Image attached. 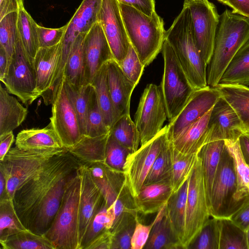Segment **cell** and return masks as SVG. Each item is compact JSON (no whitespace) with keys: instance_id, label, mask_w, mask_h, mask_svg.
Returning <instances> with one entry per match:
<instances>
[{"instance_id":"obj_36","label":"cell","mask_w":249,"mask_h":249,"mask_svg":"<svg viewBox=\"0 0 249 249\" xmlns=\"http://www.w3.org/2000/svg\"><path fill=\"white\" fill-rule=\"evenodd\" d=\"M228 150L232 158L237 180V190L234 196L236 201L249 197V164L243 157L239 139L225 140Z\"/></svg>"},{"instance_id":"obj_33","label":"cell","mask_w":249,"mask_h":249,"mask_svg":"<svg viewBox=\"0 0 249 249\" xmlns=\"http://www.w3.org/2000/svg\"><path fill=\"white\" fill-rule=\"evenodd\" d=\"M249 86V41L233 56L218 85Z\"/></svg>"},{"instance_id":"obj_9","label":"cell","mask_w":249,"mask_h":249,"mask_svg":"<svg viewBox=\"0 0 249 249\" xmlns=\"http://www.w3.org/2000/svg\"><path fill=\"white\" fill-rule=\"evenodd\" d=\"M1 82L9 93L17 96L26 106L31 105L40 96L37 89L34 64L26 54L18 31L14 52Z\"/></svg>"},{"instance_id":"obj_41","label":"cell","mask_w":249,"mask_h":249,"mask_svg":"<svg viewBox=\"0 0 249 249\" xmlns=\"http://www.w3.org/2000/svg\"><path fill=\"white\" fill-rule=\"evenodd\" d=\"M27 230L16 210L13 199H0V240Z\"/></svg>"},{"instance_id":"obj_2","label":"cell","mask_w":249,"mask_h":249,"mask_svg":"<svg viewBox=\"0 0 249 249\" xmlns=\"http://www.w3.org/2000/svg\"><path fill=\"white\" fill-rule=\"evenodd\" d=\"M249 41V18L226 9L219 17L213 55L206 67L207 85L215 88L238 50Z\"/></svg>"},{"instance_id":"obj_20","label":"cell","mask_w":249,"mask_h":249,"mask_svg":"<svg viewBox=\"0 0 249 249\" xmlns=\"http://www.w3.org/2000/svg\"><path fill=\"white\" fill-rule=\"evenodd\" d=\"M102 0H83L70 21L60 43L61 50L70 51L76 38L86 35L97 22Z\"/></svg>"},{"instance_id":"obj_31","label":"cell","mask_w":249,"mask_h":249,"mask_svg":"<svg viewBox=\"0 0 249 249\" xmlns=\"http://www.w3.org/2000/svg\"><path fill=\"white\" fill-rule=\"evenodd\" d=\"M188 187V179L177 191L172 193L165 205L172 226L182 247L185 235Z\"/></svg>"},{"instance_id":"obj_7","label":"cell","mask_w":249,"mask_h":249,"mask_svg":"<svg viewBox=\"0 0 249 249\" xmlns=\"http://www.w3.org/2000/svg\"><path fill=\"white\" fill-rule=\"evenodd\" d=\"M161 51L164 71L160 85L170 122L178 115L196 89L191 84L174 50L166 40Z\"/></svg>"},{"instance_id":"obj_8","label":"cell","mask_w":249,"mask_h":249,"mask_svg":"<svg viewBox=\"0 0 249 249\" xmlns=\"http://www.w3.org/2000/svg\"><path fill=\"white\" fill-rule=\"evenodd\" d=\"M237 187L233 159L226 145L212 185L209 209L212 217L229 218L241 206L247 198L234 199Z\"/></svg>"},{"instance_id":"obj_50","label":"cell","mask_w":249,"mask_h":249,"mask_svg":"<svg viewBox=\"0 0 249 249\" xmlns=\"http://www.w3.org/2000/svg\"><path fill=\"white\" fill-rule=\"evenodd\" d=\"M131 152L120 144L110 135L106 151L105 163L115 170L124 172L126 158Z\"/></svg>"},{"instance_id":"obj_56","label":"cell","mask_w":249,"mask_h":249,"mask_svg":"<svg viewBox=\"0 0 249 249\" xmlns=\"http://www.w3.org/2000/svg\"><path fill=\"white\" fill-rule=\"evenodd\" d=\"M112 234L108 230L96 237L87 249H111Z\"/></svg>"},{"instance_id":"obj_16","label":"cell","mask_w":249,"mask_h":249,"mask_svg":"<svg viewBox=\"0 0 249 249\" xmlns=\"http://www.w3.org/2000/svg\"><path fill=\"white\" fill-rule=\"evenodd\" d=\"M220 97L216 87L208 86L196 90L178 115L167 124L169 139L174 140L185 128L202 118Z\"/></svg>"},{"instance_id":"obj_40","label":"cell","mask_w":249,"mask_h":249,"mask_svg":"<svg viewBox=\"0 0 249 249\" xmlns=\"http://www.w3.org/2000/svg\"><path fill=\"white\" fill-rule=\"evenodd\" d=\"M0 243L3 249H54L44 234H36L28 229L0 240Z\"/></svg>"},{"instance_id":"obj_51","label":"cell","mask_w":249,"mask_h":249,"mask_svg":"<svg viewBox=\"0 0 249 249\" xmlns=\"http://www.w3.org/2000/svg\"><path fill=\"white\" fill-rule=\"evenodd\" d=\"M119 65L125 75L136 86L145 66L130 43L125 57Z\"/></svg>"},{"instance_id":"obj_42","label":"cell","mask_w":249,"mask_h":249,"mask_svg":"<svg viewBox=\"0 0 249 249\" xmlns=\"http://www.w3.org/2000/svg\"><path fill=\"white\" fill-rule=\"evenodd\" d=\"M138 215L127 213L113 225L111 249H131V238L135 230Z\"/></svg>"},{"instance_id":"obj_61","label":"cell","mask_w":249,"mask_h":249,"mask_svg":"<svg viewBox=\"0 0 249 249\" xmlns=\"http://www.w3.org/2000/svg\"><path fill=\"white\" fill-rule=\"evenodd\" d=\"M8 68V60L6 52L0 45V80L4 77Z\"/></svg>"},{"instance_id":"obj_43","label":"cell","mask_w":249,"mask_h":249,"mask_svg":"<svg viewBox=\"0 0 249 249\" xmlns=\"http://www.w3.org/2000/svg\"><path fill=\"white\" fill-rule=\"evenodd\" d=\"M115 219L113 208L108 207L106 201L89 226L81 242L80 249L87 247L98 236L108 230H111Z\"/></svg>"},{"instance_id":"obj_59","label":"cell","mask_w":249,"mask_h":249,"mask_svg":"<svg viewBox=\"0 0 249 249\" xmlns=\"http://www.w3.org/2000/svg\"><path fill=\"white\" fill-rule=\"evenodd\" d=\"M15 138L13 131L0 136V161L2 160L11 148Z\"/></svg>"},{"instance_id":"obj_30","label":"cell","mask_w":249,"mask_h":249,"mask_svg":"<svg viewBox=\"0 0 249 249\" xmlns=\"http://www.w3.org/2000/svg\"><path fill=\"white\" fill-rule=\"evenodd\" d=\"M108 134L97 137L83 135L73 146L67 149L81 164L105 162Z\"/></svg>"},{"instance_id":"obj_39","label":"cell","mask_w":249,"mask_h":249,"mask_svg":"<svg viewBox=\"0 0 249 249\" xmlns=\"http://www.w3.org/2000/svg\"><path fill=\"white\" fill-rule=\"evenodd\" d=\"M110 135L131 153L137 151L140 145V135L130 114L122 115L110 129Z\"/></svg>"},{"instance_id":"obj_18","label":"cell","mask_w":249,"mask_h":249,"mask_svg":"<svg viewBox=\"0 0 249 249\" xmlns=\"http://www.w3.org/2000/svg\"><path fill=\"white\" fill-rule=\"evenodd\" d=\"M85 84H91L102 66L113 58L100 24L96 22L86 34L83 41Z\"/></svg>"},{"instance_id":"obj_48","label":"cell","mask_w":249,"mask_h":249,"mask_svg":"<svg viewBox=\"0 0 249 249\" xmlns=\"http://www.w3.org/2000/svg\"><path fill=\"white\" fill-rule=\"evenodd\" d=\"M18 12H15L7 14L0 20V45L6 52L8 67L15 50L18 33Z\"/></svg>"},{"instance_id":"obj_29","label":"cell","mask_w":249,"mask_h":249,"mask_svg":"<svg viewBox=\"0 0 249 249\" xmlns=\"http://www.w3.org/2000/svg\"><path fill=\"white\" fill-rule=\"evenodd\" d=\"M6 88L0 85V136L18 127L25 120L28 109Z\"/></svg>"},{"instance_id":"obj_53","label":"cell","mask_w":249,"mask_h":249,"mask_svg":"<svg viewBox=\"0 0 249 249\" xmlns=\"http://www.w3.org/2000/svg\"><path fill=\"white\" fill-rule=\"evenodd\" d=\"M155 219L149 225H146L141 223L138 219L131 238V249H143L151 230L155 223Z\"/></svg>"},{"instance_id":"obj_45","label":"cell","mask_w":249,"mask_h":249,"mask_svg":"<svg viewBox=\"0 0 249 249\" xmlns=\"http://www.w3.org/2000/svg\"><path fill=\"white\" fill-rule=\"evenodd\" d=\"M197 157V154H183L173 146L171 185L173 192L177 191L188 180Z\"/></svg>"},{"instance_id":"obj_15","label":"cell","mask_w":249,"mask_h":249,"mask_svg":"<svg viewBox=\"0 0 249 249\" xmlns=\"http://www.w3.org/2000/svg\"><path fill=\"white\" fill-rule=\"evenodd\" d=\"M97 21L102 27L113 58L120 64L128 53L130 42L117 0H102Z\"/></svg>"},{"instance_id":"obj_28","label":"cell","mask_w":249,"mask_h":249,"mask_svg":"<svg viewBox=\"0 0 249 249\" xmlns=\"http://www.w3.org/2000/svg\"><path fill=\"white\" fill-rule=\"evenodd\" d=\"M225 148V140H213L205 144L197 153L198 156L201 160L202 170L209 209L213 179Z\"/></svg>"},{"instance_id":"obj_26","label":"cell","mask_w":249,"mask_h":249,"mask_svg":"<svg viewBox=\"0 0 249 249\" xmlns=\"http://www.w3.org/2000/svg\"><path fill=\"white\" fill-rule=\"evenodd\" d=\"M173 193L171 184L168 183L143 185L134 197L138 212L144 214L158 213L166 205Z\"/></svg>"},{"instance_id":"obj_49","label":"cell","mask_w":249,"mask_h":249,"mask_svg":"<svg viewBox=\"0 0 249 249\" xmlns=\"http://www.w3.org/2000/svg\"><path fill=\"white\" fill-rule=\"evenodd\" d=\"M65 82L78 118L82 134L84 135L86 132L88 101L92 88V85L88 84L77 88L70 85L66 80Z\"/></svg>"},{"instance_id":"obj_47","label":"cell","mask_w":249,"mask_h":249,"mask_svg":"<svg viewBox=\"0 0 249 249\" xmlns=\"http://www.w3.org/2000/svg\"><path fill=\"white\" fill-rule=\"evenodd\" d=\"M219 220L212 217L204 224L187 249H219Z\"/></svg>"},{"instance_id":"obj_62","label":"cell","mask_w":249,"mask_h":249,"mask_svg":"<svg viewBox=\"0 0 249 249\" xmlns=\"http://www.w3.org/2000/svg\"><path fill=\"white\" fill-rule=\"evenodd\" d=\"M7 197H10L6 191V180L3 173L0 171V199Z\"/></svg>"},{"instance_id":"obj_52","label":"cell","mask_w":249,"mask_h":249,"mask_svg":"<svg viewBox=\"0 0 249 249\" xmlns=\"http://www.w3.org/2000/svg\"><path fill=\"white\" fill-rule=\"evenodd\" d=\"M67 24L58 28H48L37 25L39 47H51L60 43L63 39Z\"/></svg>"},{"instance_id":"obj_35","label":"cell","mask_w":249,"mask_h":249,"mask_svg":"<svg viewBox=\"0 0 249 249\" xmlns=\"http://www.w3.org/2000/svg\"><path fill=\"white\" fill-rule=\"evenodd\" d=\"M86 35H79L74 40L64 72V77L66 81L71 86L77 88L86 85L83 52V41Z\"/></svg>"},{"instance_id":"obj_25","label":"cell","mask_w":249,"mask_h":249,"mask_svg":"<svg viewBox=\"0 0 249 249\" xmlns=\"http://www.w3.org/2000/svg\"><path fill=\"white\" fill-rule=\"evenodd\" d=\"M60 43L51 47L39 48L34 59L37 89L40 96L51 86L58 63Z\"/></svg>"},{"instance_id":"obj_44","label":"cell","mask_w":249,"mask_h":249,"mask_svg":"<svg viewBox=\"0 0 249 249\" xmlns=\"http://www.w3.org/2000/svg\"><path fill=\"white\" fill-rule=\"evenodd\" d=\"M219 249H248L246 231L229 218H220Z\"/></svg>"},{"instance_id":"obj_13","label":"cell","mask_w":249,"mask_h":249,"mask_svg":"<svg viewBox=\"0 0 249 249\" xmlns=\"http://www.w3.org/2000/svg\"><path fill=\"white\" fill-rule=\"evenodd\" d=\"M184 4L190 10L196 43L207 66L213 55L220 15L208 0H185Z\"/></svg>"},{"instance_id":"obj_34","label":"cell","mask_w":249,"mask_h":249,"mask_svg":"<svg viewBox=\"0 0 249 249\" xmlns=\"http://www.w3.org/2000/svg\"><path fill=\"white\" fill-rule=\"evenodd\" d=\"M107 63L104 64L96 73L91 84L95 89L105 124L110 129L119 117L114 108L108 88Z\"/></svg>"},{"instance_id":"obj_54","label":"cell","mask_w":249,"mask_h":249,"mask_svg":"<svg viewBox=\"0 0 249 249\" xmlns=\"http://www.w3.org/2000/svg\"><path fill=\"white\" fill-rule=\"evenodd\" d=\"M229 218L244 231L247 230L249 227V197Z\"/></svg>"},{"instance_id":"obj_37","label":"cell","mask_w":249,"mask_h":249,"mask_svg":"<svg viewBox=\"0 0 249 249\" xmlns=\"http://www.w3.org/2000/svg\"><path fill=\"white\" fill-rule=\"evenodd\" d=\"M172 148V142L168 138L154 161L143 185L154 183L171 184Z\"/></svg>"},{"instance_id":"obj_60","label":"cell","mask_w":249,"mask_h":249,"mask_svg":"<svg viewBox=\"0 0 249 249\" xmlns=\"http://www.w3.org/2000/svg\"><path fill=\"white\" fill-rule=\"evenodd\" d=\"M239 143L243 157L249 164V133H244L239 138Z\"/></svg>"},{"instance_id":"obj_19","label":"cell","mask_w":249,"mask_h":249,"mask_svg":"<svg viewBox=\"0 0 249 249\" xmlns=\"http://www.w3.org/2000/svg\"><path fill=\"white\" fill-rule=\"evenodd\" d=\"M79 170L81 177L79 223L80 245L89 226L103 206L105 200L87 167L81 164Z\"/></svg>"},{"instance_id":"obj_64","label":"cell","mask_w":249,"mask_h":249,"mask_svg":"<svg viewBox=\"0 0 249 249\" xmlns=\"http://www.w3.org/2000/svg\"><path fill=\"white\" fill-rule=\"evenodd\" d=\"M219 2L223 3L224 4L227 5L228 6V0H217Z\"/></svg>"},{"instance_id":"obj_10","label":"cell","mask_w":249,"mask_h":249,"mask_svg":"<svg viewBox=\"0 0 249 249\" xmlns=\"http://www.w3.org/2000/svg\"><path fill=\"white\" fill-rule=\"evenodd\" d=\"M203 176L201 160L198 156L188 178L183 249L201 230L210 216Z\"/></svg>"},{"instance_id":"obj_14","label":"cell","mask_w":249,"mask_h":249,"mask_svg":"<svg viewBox=\"0 0 249 249\" xmlns=\"http://www.w3.org/2000/svg\"><path fill=\"white\" fill-rule=\"evenodd\" d=\"M52 105L50 123L64 147L68 149L77 143L83 135L64 77Z\"/></svg>"},{"instance_id":"obj_58","label":"cell","mask_w":249,"mask_h":249,"mask_svg":"<svg viewBox=\"0 0 249 249\" xmlns=\"http://www.w3.org/2000/svg\"><path fill=\"white\" fill-rule=\"evenodd\" d=\"M232 11L249 18V0H228Z\"/></svg>"},{"instance_id":"obj_11","label":"cell","mask_w":249,"mask_h":249,"mask_svg":"<svg viewBox=\"0 0 249 249\" xmlns=\"http://www.w3.org/2000/svg\"><path fill=\"white\" fill-rule=\"evenodd\" d=\"M167 112L160 85L146 86L135 113V123L140 135V146L147 143L162 129Z\"/></svg>"},{"instance_id":"obj_22","label":"cell","mask_w":249,"mask_h":249,"mask_svg":"<svg viewBox=\"0 0 249 249\" xmlns=\"http://www.w3.org/2000/svg\"><path fill=\"white\" fill-rule=\"evenodd\" d=\"M84 165L89 170L107 206H112L125 184L124 172L112 169L103 162H92Z\"/></svg>"},{"instance_id":"obj_12","label":"cell","mask_w":249,"mask_h":249,"mask_svg":"<svg viewBox=\"0 0 249 249\" xmlns=\"http://www.w3.org/2000/svg\"><path fill=\"white\" fill-rule=\"evenodd\" d=\"M168 125L126 158L124 167L125 182L134 197L139 193L154 161L168 139Z\"/></svg>"},{"instance_id":"obj_57","label":"cell","mask_w":249,"mask_h":249,"mask_svg":"<svg viewBox=\"0 0 249 249\" xmlns=\"http://www.w3.org/2000/svg\"><path fill=\"white\" fill-rule=\"evenodd\" d=\"M24 8L23 0H0V20L8 14Z\"/></svg>"},{"instance_id":"obj_1","label":"cell","mask_w":249,"mask_h":249,"mask_svg":"<svg viewBox=\"0 0 249 249\" xmlns=\"http://www.w3.org/2000/svg\"><path fill=\"white\" fill-rule=\"evenodd\" d=\"M81 165L66 149L53 157L39 174L16 192L15 209L27 229L38 234L49 229L69 182Z\"/></svg>"},{"instance_id":"obj_55","label":"cell","mask_w":249,"mask_h":249,"mask_svg":"<svg viewBox=\"0 0 249 249\" xmlns=\"http://www.w3.org/2000/svg\"><path fill=\"white\" fill-rule=\"evenodd\" d=\"M120 3L132 6L143 14L150 16L155 12V0H117Z\"/></svg>"},{"instance_id":"obj_38","label":"cell","mask_w":249,"mask_h":249,"mask_svg":"<svg viewBox=\"0 0 249 249\" xmlns=\"http://www.w3.org/2000/svg\"><path fill=\"white\" fill-rule=\"evenodd\" d=\"M37 25L24 8L18 11V31L26 54L33 64L36 54L40 48Z\"/></svg>"},{"instance_id":"obj_17","label":"cell","mask_w":249,"mask_h":249,"mask_svg":"<svg viewBox=\"0 0 249 249\" xmlns=\"http://www.w3.org/2000/svg\"><path fill=\"white\" fill-rule=\"evenodd\" d=\"M245 131L234 109L221 96L211 109L206 143L216 140H237Z\"/></svg>"},{"instance_id":"obj_46","label":"cell","mask_w":249,"mask_h":249,"mask_svg":"<svg viewBox=\"0 0 249 249\" xmlns=\"http://www.w3.org/2000/svg\"><path fill=\"white\" fill-rule=\"evenodd\" d=\"M109 132L110 128L105 124L92 85L88 101L84 135L93 137L105 135Z\"/></svg>"},{"instance_id":"obj_63","label":"cell","mask_w":249,"mask_h":249,"mask_svg":"<svg viewBox=\"0 0 249 249\" xmlns=\"http://www.w3.org/2000/svg\"><path fill=\"white\" fill-rule=\"evenodd\" d=\"M246 231V234H247V243H248V249H249V227L247 229Z\"/></svg>"},{"instance_id":"obj_3","label":"cell","mask_w":249,"mask_h":249,"mask_svg":"<svg viewBox=\"0 0 249 249\" xmlns=\"http://www.w3.org/2000/svg\"><path fill=\"white\" fill-rule=\"evenodd\" d=\"M165 40L174 50L193 87L196 90L207 87V66L197 47L191 12L186 4L165 31Z\"/></svg>"},{"instance_id":"obj_32","label":"cell","mask_w":249,"mask_h":249,"mask_svg":"<svg viewBox=\"0 0 249 249\" xmlns=\"http://www.w3.org/2000/svg\"><path fill=\"white\" fill-rule=\"evenodd\" d=\"M221 96L237 113L245 133H249V87L243 85H217Z\"/></svg>"},{"instance_id":"obj_6","label":"cell","mask_w":249,"mask_h":249,"mask_svg":"<svg viewBox=\"0 0 249 249\" xmlns=\"http://www.w3.org/2000/svg\"><path fill=\"white\" fill-rule=\"evenodd\" d=\"M67 149L23 150L11 148L0 161V171L6 182V191L13 199L16 192L39 174L55 155Z\"/></svg>"},{"instance_id":"obj_4","label":"cell","mask_w":249,"mask_h":249,"mask_svg":"<svg viewBox=\"0 0 249 249\" xmlns=\"http://www.w3.org/2000/svg\"><path fill=\"white\" fill-rule=\"evenodd\" d=\"M119 6L130 43L147 66L162 50L166 31L163 19L156 12L149 16L132 6Z\"/></svg>"},{"instance_id":"obj_27","label":"cell","mask_w":249,"mask_h":249,"mask_svg":"<svg viewBox=\"0 0 249 249\" xmlns=\"http://www.w3.org/2000/svg\"><path fill=\"white\" fill-rule=\"evenodd\" d=\"M211 109L199 120L185 128L174 140H170L176 150L185 154L198 153L206 143L208 124Z\"/></svg>"},{"instance_id":"obj_21","label":"cell","mask_w":249,"mask_h":249,"mask_svg":"<svg viewBox=\"0 0 249 249\" xmlns=\"http://www.w3.org/2000/svg\"><path fill=\"white\" fill-rule=\"evenodd\" d=\"M108 88L115 110L120 117L130 114V99L136 86L113 58L107 63Z\"/></svg>"},{"instance_id":"obj_23","label":"cell","mask_w":249,"mask_h":249,"mask_svg":"<svg viewBox=\"0 0 249 249\" xmlns=\"http://www.w3.org/2000/svg\"><path fill=\"white\" fill-rule=\"evenodd\" d=\"M15 144L18 148L28 150L65 148L50 123L42 128L23 129L18 134Z\"/></svg>"},{"instance_id":"obj_24","label":"cell","mask_w":249,"mask_h":249,"mask_svg":"<svg viewBox=\"0 0 249 249\" xmlns=\"http://www.w3.org/2000/svg\"><path fill=\"white\" fill-rule=\"evenodd\" d=\"M165 205L157 213L144 249H183L172 226Z\"/></svg>"},{"instance_id":"obj_5","label":"cell","mask_w":249,"mask_h":249,"mask_svg":"<svg viewBox=\"0 0 249 249\" xmlns=\"http://www.w3.org/2000/svg\"><path fill=\"white\" fill-rule=\"evenodd\" d=\"M80 193L81 177L78 170L76 175L69 182L52 224L44 234L54 249H80Z\"/></svg>"}]
</instances>
